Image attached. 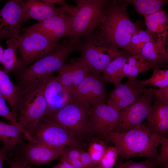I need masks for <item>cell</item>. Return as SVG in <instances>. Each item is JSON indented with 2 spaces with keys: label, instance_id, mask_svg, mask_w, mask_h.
I'll use <instances>...</instances> for the list:
<instances>
[{
  "label": "cell",
  "instance_id": "ffe728a7",
  "mask_svg": "<svg viewBox=\"0 0 168 168\" xmlns=\"http://www.w3.org/2000/svg\"><path fill=\"white\" fill-rule=\"evenodd\" d=\"M154 101L146 118L148 121L147 126L152 134L166 137L168 132V104L156 97Z\"/></svg>",
  "mask_w": 168,
  "mask_h": 168
},
{
  "label": "cell",
  "instance_id": "e575fe53",
  "mask_svg": "<svg viewBox=\"0 0 168 168\" xmlns=\"http://www.w3.org/2000/svg\"><path fill=\"white\" fill-rule=\"evenodd\" d=\"M115 168H155L152 159H147L140 162L134 161L130 160L124 162L118 160L115 165Z\"/></svg>",
  "mask_w": 168,
  "mask_h": 168
},
{
  "label": "cell",
  "instance_id": "5bb4252c",
  "mask_svg": "<svg viewBox=\"0 0 168 168\" xmlns=\"http://www.w3.org/2000/svg\"><path fill=\"white\" fill-rule=\"evenodd\" d=\"M23 0H9L0 10V40L18 39L22 25L26 22L23 10Z\"/></svg>",
  "mask_w": 168,
  "mask_h": 168
},
{
  "label": "cell",
  "instance_id": "9c48e42d",
  "mask_svg": "<svg viewBox=\"0 0 168 168\" xmlns=\"http://www.w3.org/2000/svg\"><path fill=\"white\" fill-rule=\"evenodd\" d=\"M23 32L18 39L21 69L50 53L59 45L37 31Z\"/></svg>",
  "mask_w": 168,
  "mask_h": 168
},
{
  "label": "cell",
  "instance_id": "7bdbcfd3",
  "mask_svg": "<svg viewBox=\"0 0 168 168\" xmlns=\"http://www.w3.org/2000/svg\"><path fill=\"white\" fill-rule=\"evenodd\" d=\"M164 168H168V164L166 165L164 167Z\"/></svg>",
  "mask_w": 168,
  "mask_h": 168
},
{
  "label": "cell",
  "instance_id": "7402d4cb",
  "mask_svg": "<svg viewBox=\"0 0 168 168\" xmlns=\"http://www.w3.org/2000/svg\"><path fill=\"white\" fill-rule=\"evenodd\" d=\"M144 17L147 30L155 38L167 37L168 19L166 11L162 9Z\"/></svg>",
  "mask_w": 168,
  "mask_h": 168
},
{
  "label": "cell",
  "instance_id": "2e32d148",
  "mask_svg": "<svg viewBox=\"0 0 168 168\" xmlns=\"http://www.w3.org/2000/svg\"><path fill=\"white\" fill-rule=\"evenodd\" d=\"M147 89L142 86L136 78H128L125 83L114 86L107 99V104L118 112L130 105L136 99L147 91Z\"/></svg>",
  "mask_w": 168,
  "mask_h": 168
},
{
  "label": "cell",
  "instance_id": "ab89813d",
  "mask_svg": "<svg viewBox=\"0 0 168 168\" xmlns=\"http://www.w3.org/2000/svg\"><path fill=\"white\" fill-rule=\"evenodd\" d=\"M5 161L10 168H31L27 164L11 160L7 157Z\"/></svg>",
  "mask_w": 168,
  "mask_h": 168
},
{
  "label": "cell",
  "instance_id": "60d3db41",
  "mask_svg": "<svg viewBox=\"0 0 168 168\" xmlns=\"http://www.w3.org/2000/svg\"><path fill=\"white\" fill-rule=\"evenodd\" d=\"M52 168H75L66 162L61 161L59 163L52 167Z\"/></svg>",
  "mask_w": 168,
  "mask_h": 168
},
{
  "label": "cell",
  "instance_id": "6da1fadb",
  "mask_svg": "<svg viewBox=\"0 0 168 168\" xmlns=\"http://www.w3.org/2000/svg\"><path fill=\"white\" fill-rule=\"evenodd\" d=\"M161 137L152 134L142 123L125 132H111L106 141L114 144L123 158L144 157L153 160L158 154Z\"/></svg>",
  "mask_w": 168,
  "mask_h": 168
},
{
  "label": "cell",
  "instance_id": "277c9868",
  "mask_svg": "<svg viewBox=\"0 0 168 168\" xmlns=\"http://www.w3.org/2000/svg\"><path fill=\"white\" fill-rule=\"evenodd\" d=\"M124 0H109L99 31L119 48L125 51L133 34L139 29L130 20Z\"/></svg>",
  "mask_w": 168,
  "mask_h": 168
},
{
  "label": "cell",
  "instance_id": "f546056e",
  "mask_svg": "<svg viewBox=\"0 0 168 168\" xmlns=\"http://www.w3.org/2000/svg\"><path fill=\"white\" fill-rule=\"evenodd\" d=\"M79 147L70 146L63 148L61 152L60 161L67 163L75 168H82Z\"/></svg>",
  "mask_w": 168,
  "mask_h": 168
},
{
  "label": "cell",
  "instance_id": "f35d334b",
  "mask_svg": "<svg viewBox=\"0 0 168 168\" xmlns=\"http://www.w3.org/2000/svg\"><path fill=\"white\" fill-rule=\"evenodd\" d=\"M12 148L11 146L5 144H3V146L0 149V168H2L3 165L7 157V152Z\"/></svg>",
  "mask_w": 168,
  "mask_h": 168
},
{
  "label": "cell",
  "instance_id": "8992f818",
  "mask_svg": "<svg viewBox=\"0 0 168 168\" xmlns=\"http://www.w3.org/2000/svg\"><path fill=\"white\" fill-rule=\"evenodd\" d=\"M109 0H76L69 38L79 40L99 27L104 18Z\"/></svg>",
  "mask_w": 168,
  "mask_h": 168
},
{
  "label": "cell",
  "instance_id": "30bf717a",
  "mask_svg": "<svg viewBox=\"0 0 168 168\" xmlns=\"http://www.w3.org/2000/svg\"><path fill=\"white\" fill-rule=\"evenodd\" d=\"M63 148H53L38 143L23 141L9 151L8 158L27 165H39L56 159Z\"/></svg>",
  "mask_w": 168,
  "mask_h": 168
},
{
  "label": "cell",
  "instance_id": "b9f144b4",
  "mask_svg": "<svg viewBox=\"0 0 168 168\" xmlns=\"http://www.w3.org/2000/svg\"><path fill=\"white\" fill-rule=\"evenodd\" d=\"M4 50L1 46L0 43V64H1Z\"/></svg>",
  "mask_w": 168,
  "mask_h": 168
},
{
  "label": "cell",
  "instance_id": "8fae6325",
  "mask_svg": "<svg viewBox=\"0 0 168 168\" xmlns=\"http://www.w3.org/2000/svg\"><path fill=\"white\" fill-rule=\"evenodd\" d=\"M119 117V112L106 104L92 106L89 114L88 133L106 141L109 133L117 127Z\"/></svg>",
  "mask_w": 168,
  "mask_h": 168
},
{
  "label": "cell",
  "instance_id": "cb8c5ba5",
  "mask_svg": "<svg viewBox=\"0 0 168 168\" xmlns=\"http://www.w3.org/2000/svg\"><path fill=\"white\" fill-rule=\"evenodd\" d=\"M20 90V87L14 85L8 74L0 68V93L9 105L16 118L17 102Z\"/></svg>",
  "mask_w": 168,
  "mask_h": 168
},
{
  "label": "cell",
  "instance_id": "d6986e66",
  "mask_svg": "<svg viewBox=\"0 0 168 168\" xmlns=\"http://www.w3.org/2000/svg\"><path fill=\"white\" fill-rule=\"evenodd\" d=\"M23 10L26 21L30 19L40 21L66 11L68 12L65 7H57L54 4L38 0L23 1Z\"/></svg>",
  "mask_w": 168,
  "mask_h": 168
},
{
  "label": "cell",
  "instance_id": "7c38bea8",
  "mask_svg": "<svg viewBox=\"0 0 168 168\" xmlns=\"http://www.w3.org/2000/svg\"><path fill=\"white\" fill-rule=\"evenodd\" d=\"M154 96V88H149L130 105L119 111L118 124L113 131L125 132L142 123L146 118Z\"/></svg>",
  "mask_w": 168,
  "mask_h": 168
},
{
  "label": "cell",
  "instance_id": "4316f807",
  "mask_svg": "<svg viewBox=\"0 0 168 168\" xmlns=\"http://www.w3.org/2000/svg\"><path fill=\"white\" fill-rule=\"evenodd\" d=\"M153 65L141 55H131L125 61L123 68L124 77L128 78H136L140 73L153 68Z\"/></svg>",
  "mask_w": 168,
  "mask_h": 168
},
{
  "label": "cell",
  "instance_id": "d4e9b609",
  "mask_svg": "<svg viewBox=\"0 0 168 168\" xmlns=\"http://www.w3.org/2000/svg\"><path fill=\"white\" fill-rule=\"evenodd\" d=\"M7 48L4 50L1 64L3 71L7 74L22 69V64L18 58L17 49L19 46L17 39H9L6 42Z\"/></svg>",
  "mask_w": 168,
  "mask_h": 168
},
{
  "label": "cell",
  "instance_id": "f1b7e54d",
  "mask_svg": "<svg viewBox=\"0 0 168 168\" xmlns=\"http://www.w3.org/2000/svg\"><path fill=\"white\" fill-rule=\"evenodd\" d=\"M155 38L147 29H139L132 35L125 51L132 55L139 54L146 44Z\"/></svg>",
  "mask_w": 168,
  "mask_h": 168
},
{
  "label": "cell",
  "instance_id": "4dcf8cb0",
  "mask_svg": "<svg viewBox=\"0 0 168 168\" xmlns=\"http://www.w3.org/2000/svg\"><path fill=\"white\" fill-rule=\"evenodd\" d=\"M107 142H109L96 138L93 139L89 145L87 152L96 167L99 164L107 148Z\"/></svg>",
  "mask_w": 168,
  "mask_h": 168
},
{
  "label": "cell",
  "instance_id": "1f68e13d",
  "mask_svg": "<svg viewBox=\"0 0 168 168\" xmlns=\"http://www.w3.org/2000/svg\"><path fill=\"white\" fill-rule=\"evenodd\" d=\"M143 86L150 84L154 86L161 88L168 86V70L155 68L152 76L148 79L139 81Z\"/></svg>",
  "mask_w": 168,
  "mask_h": 168
},
{
  "label": "cell",
  "instance_id": "ac0fdd59",
  "mask_svg": "<svg viewBox=\"0 0 168 168\" xmlns=\"http://www.w3.org/2000/svg\"><path fill=\"white\" fill-rule=\"evenodd\" d=\"M89 73L88 68L80 58H73L63 66L56 77L71 95Z\"/></svg>",
  "mask_w": 168,
  "mask_h": 168
},
{
  "label": "cell",
  "instance_id": "7a4b0ae2",
  "mask_svg": "<svg viewBox=\"0 0 168 168\" xmlns=\"http://www.w3.org/2000/svg\"><path fill=\"white\" fill-rule=\"evenodd\" d=\"M79 40L69 38L50 53L19 70L18 86L24 89L45 82L53 73L59 71L72 52L78 51Z\"/></svg>",
  "mask_w": 168,
  "mask_h": 168
},
{
  "label": "cell",
  "instance_id": "5b68a950",
  "mask_svg": "<svg viewBox=\"0 0 168 168\" xmlns=\"http://www.w3.org/2000/svg\"><path fill=\"white\" fill-rule=\"evenodd\" d=\"M46 82L40 85L20 88L16 118L24 131V138L28 141L46 112L47 104L44 95Z\"/></svg>",
  "mask_w": 168,
  "mask_h": 168
},
{
  "label": "cell",
  "instance_id": "603a6c76",
  "mask_svg": "<svg viewBox=\"0 0 168 168\" xmlns=\"http://www.w3.org/2000/svg\"><path fill=\"white\" fill-rule=\"evenodd\" d=\"M131 55L129 52L123 51L113 60L103 71L102 77L106 82L112 83L115 86L120 84L124 77L123 72L124 64Z\"/></svg>",
  "mask_w": 168,
  "mask_h": 168
},
{
  "label": "cell",
  "instance_id": "83f0119b",
  "mask_svg": "<svg viewBox=\"0 0 168 168\" xmlns=\"http://www.w3.org/2000/svg\"><path fill=\"white\" fill-rule=\"evenodd\" d=\"M133 5L136 12L143 16L153 14L162 9L166 5L167 0H124Z\"/></svg>",
  "mask_w": 168,
  "mask_h": 168
},
{
  "label": "cell",
  "instance_id": "44dd1931",
  "mask_svg": "<svg viewBox=\"0 0 168 168\" xmlns=\"http://www.w3.org/2000/svg\"><path fill=\"white\" fill-rule=\"evenodd\" d=\"M167 38H158L146 44L138 54L152 64L153 67H159L167 63L168 51Z\"/></svg>",
  "mask_w": 168,
  "mask_h": 168
},
{
  "label": "cell",
  "instance_id": "9a60e30c",
  "mask_svg": "<svg viewBox=\"0 0 168 168\" xmlns=\"http://www.w3.org/2000/svg\"><path fill=\"white\" fill-rule=\"evenodd\" d=\"M72 17L71 13L66 11L24 27L22 31H37L49 39L58 42L63 37H69Z\"/></svg>",
  "mask_w": 168,
  "mask_h": 168
},
{
  "label": "cell",
  "instance_id": "e0dca14e",
  "mask_svg": "<svg viewBox=\"0 0 168 168\" xmlns=\"http://www.w3.org/2000/svg\"><path fill=\"white\" fill-rule=\"evenodd\" d=\"M44 95L47 104L44 116H49L68 104L75 101L70 92L56 77L52 75L45 83Z\"/></svg>",
  "mask_w": 168,
  "mask_h": 168
},
{
  "label": "cell",
  "instance_id": "d590c367",
  "mask_svg": "<svg viewBox=\"0 0 168 168\" xmlns=\"http://www.w3.org/2000/svg\"><path fill=\"white\" fill-rule=\"evenodd\" d=\"M5 100L0 93V116L10 122H17L16 116L7 107Z\"/></svg>",
  "mask_w": 168,
  "mask_h": 168
},
{
  "label": "cell",
  "instance_id": "484cf974",
  "mask_svg": "<svg viewBox=\"0 0 168 168\" xmlns=\"http://www.w3.org/2000/svg\"><path fill=\"white\" fill-rule=\"evenodd\" d=\"M24 132L18 122H6L0 120V141L12 148L23 141Z\"/></svg>",
  "mask_w": 168,
  "mask_h": 168
},
{
  "label": "cell",
  "instance_id": "74e56055",
  "mask_svg": "<svg viewBox=\"0 0 168 168\" xmlns=\"http://www.w3.org/2000/svg\"><path fill=\"white\" fill-rule=\"evenodd\" d=\"M154 96L164 103L168 104V86L154 88Z\"/></svg>",
  "mask_w": 168,
  "mask_h": 168
},
{
  "label": "cell",
  "instance_id": "3957f363",
  "mask_svg": "<svg viewBox=\"0 0 168 168\" xmlns=\"http://www.w3.org/2000/svg\"><path fill=\"white\" fill-rule=\"evenodd\" d=\"M78 50L89 72L100 75L123 51L99 30H95L79 39Z\"/></svg>",
  "mask_w": 168,
  "mask_h": 168
},
{
  "label": "cell",
  "instance_id": "ba28073f",
  "mask_svg": "<svg viewBox=\"0 0 168 168\" xmlns=\"http://www.w3.org/2000/svg\"><path fill=\"white\" fill-rule=\"evenodd\" d=\"M28 141L53 148L70 146L80 147L79 139L45 117L33 131Z\"/></svg>",
  "mask_w": 168,
  "mask_h": 168
},
{
  "label": "cell",
  "instance_id": "d6a6232c",
  "mask_svg": "<svg viewBox=\"0 0 168 168\" xmlns=\"http://www.w3.org/2000/svg\"><path fill=\"white\" fill-rule=\"evenodd\" d=\"M119 153L114 147L107 148L96 168H113L117 161Z\"/></svg>",
  "mask_w": 168,
  "mask_h": 168
},
{
  "label": "cell",
  "instance_id": "4fadbf2b",
  "mask_svg": "<svg viewBox=\"0 0 168 168\" xmlns=\"http://www.w3.org/2000/svg\"><path fill=\"white\" fill-rule=\"evenodd\" d=\"M106 83L102 76L89 72L71 95L75 101L84 103L90 106L106 104Z\"/></svg>",
  "mask_w": 168,
  "mask_h": 168
},
{
  "label": "cell",
  "instance_id": "8d00e7d4",
  "mask_svg": "<svg viewBox=\"0 0 168 168\" xmlns=\"http://www.w3.org/2000/svg\"><path fill=\"white\" fill-rule=\"evenodd\" d=\"M80 158L82 168H96V166L88 152L82 150Z\"/></svg>",
  "mask_w": 168,
  "mask_h": 168
},
{
  "label": "cell",
  "instance_id": "52a82bcc",
  "mask_svg": "<svg viewBox=\"0 0 168 168\" xmlns=\"http://www.w3.org/2000/svg\"><path fill=\"white\" fill-rule=\"evenodd\" d=\"M91 107L85 103L74 101L51 115L44 117L62 126L79 139L88 134L87 127Z\"/></svg>",
  "mask_w": 168,
  "mask_h": 168
},
{
  "label": "cell",
  "instance_id": "836d02e7",
  "mask_svg": "<svg viewBox=\"0 0 168 168\" xmlns=\"http://www.w3.org/2000/svg\"><path fill=\"white\" fill-rule=\"evenodd\" d=\"M161 144L159 154L153 161L155 168L157 166L164 167L168 164V138L166 137H161Z\"/></svg>",
  "mask_w": 168,
  "mask_h": 168
}]
</instances>
